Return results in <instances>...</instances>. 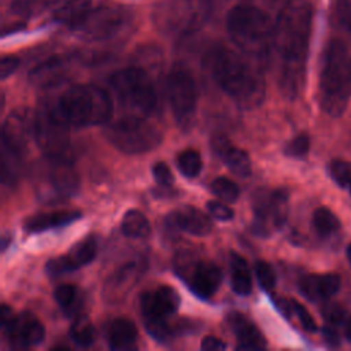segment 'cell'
Returning a JSON list of instances; mask_svg holds the SVG:
<instances>
[{"instance_id":"34","label":"cell","mask_w":351,"mask_h":351,"mask_svg":"<svg viewBox=\"0 0 351 351\" xmlns=\"http://www.w3.org/2000/svg\"><path fill=\"white\" fill-rule=\"evenodd\" d=\"M211 192L219 197L221 200L226 202V203H233L237 200L239 195H240V189L237 186V184L226 177H218L215 178L211 185H210Z\"/></svg>"},{"instance_id":"15","label":"cell","mask_w":351,"mask_h":351,"mask_svg":"<svg viewBox=\"0 0 351 351\" xmlns=\"http://www.w3.org/2000/svg\"><path fill=\"white\" fill-rule=\"evenodd\" d=\"M140 307L144 324L166 321L177 313L180 296L171 287L162 285L154 291L144 292L140 298Z\"/></svg>"},{"instance_id":"42","label":"cell","mask_w":351,"mask_h":351,"mask_svg":"<svg viewBox=\"0 0 351 351\" xmlns=\"http://www.w3.org/2000/svg\"><path fill=\"white\" fill-rule=\"evenodd\" d=\"M152 176H154L156 184L160 185L162 188H170L174 182L173 173L165 162H156L152 166Z\"/></svg>"},{"instance_id":"48","label":"cell","mask_w":351,"mask_h":351,"mask_svg":"<svg viewBox=\"0 0 351 351\" xmlns=\"http://www.w3.org/2000/svg\"><path fill=\"white\" fill-rule=\"evenodd\" d=\"M344 336L351 343V315H348L344 322Z\"/></svg>"},{"instance_id":"22","label":"cell","mask_w":351,"mask_h":351,"mask_svg":"<svg viewBox=\"0 0 351 351\" xmlns=\"http://www.w3.org/2000/svg\"><path fill=\"white\" fill-rule=\"evenodd\" d=\"M229 326L232 328L237 346L236 348L241 350H261L266 347V340L263 335L259 332V329L248 321L243 314L240 313H230L226 318Z\"/></svg>"},{"instance_id":"9","label":"cell","mask_w":351,"mask_h":351,"mask_svg":"<svg viewBox=\"0 0 351 351\" xmlns=\"http://www.w3.org/2000/svg\"><path fill=\"white\" fill-rule=\"evenodd\" d=\"M129 21L130 10L128 7L114 1H103L92 5L71 30L84 40L103 41L117 36Z\"/></svg>"},{"instance_id":"7","label":"cell","mask_w":351,"mask_h":351,"mask_svg":"<svg viewBox=\"0 0 351 351\" xmlns=\"http://www.w3.org/2000/svg\"><path fill=\"white\" fill-rule=\"evenodd\" d=\"M104 134L111 145L123 154H145L162 141L160 130L141 115H128L110 123Z\"/></svg>"},{"instance_id":"18","label":"cell","mask_w":351,"mask_h":351,"mask_svg":"<svg viewBox=\"0 0 351 351\" xmlns=\"http://www.w3.org/2000/svg\"><path fill=\"white\" fill-rule=\"evenodd\" d=\"M182 276H185L184 280L188 281L191 291L202 299L211 298L222 282L221 269L215 263L207 261L192 263Z\"/></svg>"},{"instance_id":"37","label":"cell","mask_w":351,"mask_h":351,"mask_svg":"<svg viewBox=\"0 0 351 351\" xmlns=\"http://www.w3.org/2000/svg\"><path fill=\"white\" fill-rule=\"evenodd\" d=\"M254 270L261 288L266 292L273 291L276 287V273L273 267L265 261H258L254 266Z\"/></svg>"},{"instance_id":"47","label":"cell","mask_w":351,"mask_h":351,"mask_svg":"<svg viewBox=\"0 0 351 351\" xmlns=\"http://www.w3.org/2000/svg\"><path fill=\"white\" fill-rule=\"evenodd\" d=\"M0 317H1V325L7 324V322L14 317V313H12L11 307L7 306V304H3V306H1V314H0Z\"/></svg>"},{"instance_id":"5","label":"cell","mask_w":351,"mask_h":351,"mask_svg":"<svg viewBox=\"0 0 351 351\" xmlns=\"http://www.w3.org/2000/svg\"><path fill=\"white\" fill-rule=\"evenodd\" d=\"M226 30L233 44L248 56L265 59L273 51L274 21L258 5L232 7L226 16Z\"/></svg>"},{"instance_id":"4","label":"cell","mask_w":351,"mask_h":351,"mask_svg":"<svg viewBox=\"0 0 351 351\" xmlns=\"http://www.w3.org/2000/svg\"><path fill=\"white\" fill-rule=\"evenodd\" d=\"M351 93V56L346 44L332 38L324 51L319 74V101L330 117L344 114Z\"/></svg>"},{"instance_id":"44","label":"cell","mask_w":351,"mask_h":351,"mask_svg":"<svg viewBox=\"0 0 351 351\" xmlns=\"http://www.w3.org/2000/svg\"><path fill=\"white\" fill-rule=\"evenodd\" d=\"M18 66H19V59L16 56H12V55L3 56L1 62H0V77H1V80H5L12 73H15Z\"/></svg>"},{"instance_id":"1","label":"cell","mask_w":351,"mask_h":351,"mask_svg":"<svg viewBox=\"0 0 351 351\" xmlns=\"http://www.w3.org/2000/svg\"><path fill=\"white\" fill-rule=\"evenodd\" d=\"M311 29L313 5L306 0H287L274 19L273 51L280 90L287 99H296L303 90Z\"/></svg>"},{"instance_id":"27","label":"cell","mask_w":351,"mask_h":351,"mask_svg":"<svg viewBox=\"0 0 351 351\" xmlns=\"http://www.w3.org/2000/svg\"><path fill=\"white\" fill-rule=\"evenodd\" d=\"M56 5L52 14L53 21L71 29L93 5V0H63Z\"/></svg>"},{"instance_id":"20","label":"cell","mask_w":351,"mask_h":351,"mask_svg":"<svg viewBox=\"0 0 351 351\" xmlns=\"http://www.w3.org/2000/svg\"><path fill=\"white\" fill-rule=\"evenodd\" d=\"M69 69L70 66L66 56L55 55L37 64L29 73V80L32 84L41 88L59 85L67 78Z\"/></svg>"},{"instance_id":"17","label":"cell","mask_w":351,"mask_h":351,"mask_svg":"<svg viewBox=\"0 0 351 351\" xmlns=\"http://www.w3.org/2000/svg\"><path fill=\"white\" fill-rule=\"evenodd\" d=\"M97 254V243L95 237H86L85 240L75 244L69 254L52 258L47 262L45 271L52 276H62L81 269L89 265Z\"/></svg>"},{"instance_id":"43","label":"cell","mask_w":351,"mask_h":351,"mask_svg":"<svg viewBox=\"0 0 351 351\" xmlns=\"http://www.w3.org/2000/svg\"><path fill=\"white\" fill-rule=\"evenodd\" d=\"M206 208L213 218L219 221H230L234 217L233 210L219 200H208L206 203Z\"/></svg>"},{"instance_id":"24","label":"cell","mask_w":351,"mask_h":351,"mask_svg":"<svg viewBox=\"0 0 351 351\" xmlns=\"http://www.w3.org/2000/svg\"><path fill=\"white\" fill-rule=\"evenodd\" d=\"M81 217L80 211H71V210H58L51 213H41L29 217L25 223L23 229L27 233H40L45 232L48 229L62 228L66 225H70L71 222L77 221Z\"/></svg>"},{"instance_id":"23","label":"cell","mask_w":351,"mask_h":351,"mask_svg":"<svg viewBox=\"0 0 351 351\" xmlns=\"http://www.w3.org/2000/svg\"><path fill=\"white\" fill-rule=\"evenodd\" d=\"M213 148L233 174L239 177H248L251 174V159L244 149L232 145L222 136L213 140Z\"/></svg>"},{"instance_id":"40","label":"cell","mask_w":351,"mask_h":351,"mask_svg":"<svg viewBox=\"0 0 351 351\" xmlns=\"http://www.w3.org/2000/svg\"><path fill=\"white\" fill-rule=\"evenodd\" d=\"M335 14L340 26L351 33V0H335Z\"/></svg>"},{"instance_id":"12","label":"cell","mask_w":351,"mask_h":351,"mask_svg":"<svg viewBox=\"0 0 351 351\" xmlns=\"http://www.w3.org/2000/svg\"><path fill=\"white\" fill-rule=\"evenodd\" d=\"M69 126L62 122L49 106L34 114V141L44 156L71 159Z\"/></svg>"},{"instance_id":"3","label":"cell","mask_w":351,"mask_h":351,"mask_svg":"<svg viewBox=\"0 0 351 351\" xmlns=\"http://www.w3.org/2000/svg\"><path fill=\"white\" fill-rule=\"evenodd\" d=\"M51 108L69 128H86L111 119L112 100L104 88L80 84L66 89Z\"/></svg>"},{"instance_id":"41","label":"cell","mask_w":351,"mask_h":351,"mask_svg":"<svg viewBox=\"0 0 351 351\" xmlns=\"http://www.w3.org/2000/svg\"><path fill=\"white\" fill-rule=\"evenodd\" d=\"M291 306H292V311L296 314L300 325L307 330V332H315L317 330V324L313 318V315L307 311V308L299 303L298 300H291Z\"/></svg>"},{"instance_id":"11","label":"cell","mask_w":351,"mask_h":351,"mask_svg":"<svg viewBox=\"0 0 351 351\" xmlns=\"http://www.w3.org/2000/svg\"><path fill=\"white\" fill-rule=\"evenodd\" d=\"M80 185L73 159L48 158L38 171L37 192L43 200L58 202L73 196Z\"/></svg>"},{"instance_id":"38","label":"cell","mask_w":351,"mask_h":351,"mask_svg":"<svg viewBox=\"0 0 351 351\" xmlns=\"http://www.w3.org/2000/svg\"><path fill=\"white\" fill-rule=\"evenodd\" d=\"M310 149V137L307 134H299L292 138L284 148L285 155L292 158H303Z\"/></svg>"},{"instance_id":"14","label":"cell","mask_w":351,"mask_h":351,"mask_svg":"<svg viewBox=\"0 0 351 351\" xmlns=\"http://www.w3.org/2000/svg\"><path fill=\"white\" fill-rule=\"evenodd\" d=\"M30 138H34V114L26 108L15 110L1 128V152L23 159Z\"/></svg>"},{"instance_id":"25","label":"cell","mask_w":351,"mask_h":351,"mask_svg":"<svg viewBox=\"0 0 351 351\" xmlns=\"http://www.w3.org/2000/svg\"><path fill=\"white\" fill-rule=\"evenodd\" d=\"M145 262L143 259L132 261L119 267L111 278H108L107 288L108 293L111 296H119L123 295L126 291L134 287L136 281L140 278V276L144 273Z\"/></svg>"},{"instance_id":"35","label":"cell","mask_w":351,"mask_h":351,"mask_svg":"<svg viewBox=\"0 0 351 351\" xmlns=\"http://www.w3.org/2000/svg\"><path fill=\"white\" fill-rule=\"evenodd\" d=\"M53 298L64 313L73 314L75 310L74 306L78 302V291L71 284H62L53 291Z\"/></svg>"},{"instance_id":"39","label":"cell","mask_w":351,"mask_h":351,"mask_svg":"<svg viewBox=\"0 0 351 351\" xmlns=\"http://www.w3.org/2000/svg\"><path fill=\"white\" fill-rule=\"evenodd\" d=\"M321 313H322V317L325 318V321L333 326H339V325L344 324L348 317L346 308L337 303L325 304Z\"/></svg>"},{"instance_id":"33","label":"cell","mask_w":351,"mask_h":351,"mask_svg":"<svg viewBox=\"0 0 351 351\" xmlns=\"http://www.w3.org/2000/svg\"><path fill=\"white\" fill-rule=\"evenodd\" d=\"M70 337L78 347H89L96 339V330L88 318H77L70 328Z\"/></svg>"},{"instance_id":"32","label":"cell","mask_w":351,"mask_h":351,"mask_svg":"<svg viewBox=\"0 0 351 351\" xmlns=\"http://www.w3.org/2000/svg\"><path fill=\"white\" fill-rule=\"evenodd\" d=\"M313 225L321 236L333 234L340 229V221L335 213L326 207H318L313 213Z\"/></svg>"},{"instance_id":"26","label":"cell","mask_w":351,"mask_h":351,"mask_svg":"<svg viewBox=\"0 0 351 351\" xmlns=\"http://www.w3.org/2000/svg\"><path fill=\"white\" fill-rule=\"evenodd\" d=\"M137 340V328L128 318H115L107 328V343L111 350L132 348Z\"/></svg>"},{"instance_id":"30","label":"cell","mask_w":351,"mask_h":351,"mask_svg":"<svg viewBox=\"0 0 351 351\" xmlns=\"http://www.w3.org/2000/svg\"><path fill=\"white\" fill-rule=\"evenodd\" d=\"M58 1L59 0H8L7 8L14 16L27 19L56 5Z\"/></svg>"},{"instance_id":"46","label":"cell","mask_w":351,"mask_h":351,"mask_svg":"<svg viewBox=\"0 0 351 351\" xmlns=\"http://www.w3.org/2000/svg\"><path fill=\"white\" fill-rule=\"evenodd\" d=\"M200 348L202 350H225L226 348V344L215 337V336H206L203 340H202V344H200Z\"/></svg>"},{"instance_id":"2","label":"cell","mask_w":351,"mask_h":351,"mask_svg":"<svg viewBox=\"0 0 351 351\" xmlns=\"http://www.w3.org/2000/svg\"><path fill=\"white\" fill-rule=\"evenodd\" d=\"M203 62L219 89L237 106L254 108L262 103L263 78L240 53L218 45L204 55Z\"/></svg>"},{"instance_id":"6","label":"cell","mask_w":351,"mask_h":351,"mask_svg":"<svg viewBox=\"0 0 351 351\" xmlns=\"http://www.w3.org/2000/svg\"><path fill=\"white\" fill-rule=\"evenodd\" d=\"M110 86L117 99L136 115L151 117L158 111L159 97L147 69L129 66L110 75Z\"/></svg>"},{"instance_id":"29","label":"cell","mask_w":351,"mask_h":351,"mask_svg":"<svg viewBox=\"0 0 351 351\" xmlns=\"http://www.w3.org/2000/svg\"><path fill=\"white\" fill-rule=\"evenodd\" d=\"M121 230L126 237L130 239H145L151 233V225L147 217L138 210H129L125 213Z\"/></svg>"},{"instance_id":"16","label":"cell","mask_w":351,"mask_h":351,"mask_svg":"<svg viewBox=\"0 0 351 351\" xmlns=\"http://www.w3.org/2000/svg\"><path fill=\"white\" fill-rule=\"evenodd\" d=\"M10 343L19 348L33 347L44 340V325L30 313L14 314V317L1 325Z\"/></svg>"},{"instance_id":"19","label":"cell","mask_w":351,"mask_h":351,"mask_svg":"<svg viewBox=\"0 0 351 351\" xmlns=\"http://www.w3.org/2000/svg\"><path fill=\"white\" fill-rule=\"evenodd\" d=\"M165 223L169 229L186 232L192 236H206L213 229L210 217L195 207H184L170 213L165 218Z\"/></svg>"},{"instance_id":"13","label":"cell","mask_w":351,"mask_h":351,"mask_svg":"<svg viewBox=\"0 0 351 351\" xmlns=\"http://www.w3.org/2000/svg\"><path fill=\"white\" fill-rule=\"evenodd\" d=\"M252 230L259 236H269L271 230L282 228L288 217V192L278 189H259L252 197Z\"/></svg>"},{"instance_id":"21","label":"cell","mask_w":351,"mask_h":351,"mask_svg":"<svg viewBox=\"0 0 351 351\" xmlns=\"http://www.w3.org/2000/svg\"><path fill=\"white\" fill-rule=\"evenodd\" d=\"M341 285V278L336 273L308 274L299 281L300 292L310 300H326L337 293Z\"/></svg>"},{"instance_id":"8","label":"cell","mask_w":351,"mask_h":351,"mask_svg":"<svg viewBox=\"0 0 351 351\" xmlns=\"http://www.w3.org/2000/svg\"><path fill=\"white\" fill-rule=\"evenodd\" d=\"M214 0H166L155 10V22L166 33L185 36L210 18Z\"/></svg>"},{"instance_id":"49","label":"cell","mask_w":351,"mask_h":351,"mask_svg":"<svg viewBox=\"0 0 351 351\" xmlns=\"http://www.w3.org/2000/svg\"><path fill=\"white\" fill-rule=\"evenodd\" d=\"M347 258H348V261L351 263V244L347 247Z\"/></svg>"},{"instance_id":"36","label":"cell","mask_w":351,"mask_h":351,"mask_svg":"<svg viewBox=\"0 0 351 351\" xmlns=\"http://www.w3.org/2000/svg\"><path fill=\"white\" fill-rule=\"evenodd\" d=\"M329 174L339 186L351 192V162L340 159L332 160L329 165Z\"/></svg>"},{"instance_id":"45","label":"cell","mask_w":351,"mask_h":351,"mask_svg":"<svg viewBox=\"0 0 351 351\" xmlns=\"http://www.w3.org/2000/svg\"><path fill=\"white\" fill-rule=\"evenodd\" d=\"M322 336H324V340H325L329 346H332V347L340 344L339 333H337V330H336V326H333V325H329V324H328L326 326H324Z\"/></svg>"},{"instance_id":"28","label":"cell","mask_w":351,"mask_h":351,"mask_svg":"<svg viewBox=\"0 0 351 351\" xmlns=\"http://www.w3.org/2000/svg\"><path fill=\"white\" fill-rule=\"evenodd\" d=\"M230 287L241 296H247L252 291V277L247 261L237 255H230Z\"/></svg>"},{"instance_id":"10","label":"cell","mask_w":351,"mask_h":351,"mask_svg":"<svg viewBox=\"0 0 351 351\" xmlns=\"http://www.w3.org/2000/svg\"><path fill=\"white\" fill-rule=\"evenodd\" d=\"M166 95L174 119L181 128H189L197 107V85L192 73L176 64L166 77Z\"/></svg>"},{"instance_id":"31","label":"cell","mask_w":351,"mask_h":351,"mask_svg":"<svg viewBox=\"0 0 351 351\" xmlns=\"http://www.w3.org/2000/svg\"><path fill=\"white\" fill-rule=\"evenodd\" d=\"M177 167L180 173L188 178H195L203 169V160L199 151L193 148L184 149L177 156Z\"/></svg>"}]
</instances>
